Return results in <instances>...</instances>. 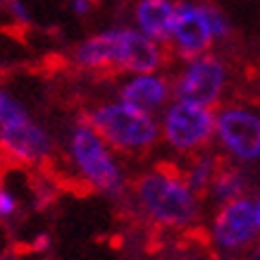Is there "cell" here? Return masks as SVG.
Listing matches in <instances>:
<instances>
[{
	"mask_svg": "<svg viewBox=\"0 0 260 260\" xmlns=\"http://www.w3.org/2000/svg\"><path fill=\"white\" fill-rule=\"evenodd\" d=\"M203 5H205V15H208V22H210V29H213L215 39L229 36V19L224 17V12H220L215 5H208V3H203Z\"/></svg>",
	"mask_w": 260,
	"mask_h": 260,
	"instance_id": "17",
	"label": "cell"
},
{
	"mask_svg": "<svg viewBox=\"0 0 260 260\" xmlns=\"http://www.w3.org/2000/svg\"><path fill=\"white\" fill-rule=\"evenodd\" d=\"M244 189H246V174L241 170H224V167H220V172L213 179L208 193H210L213 201H217L222 205L244 196Z\"/></svg>",
	"mask_w": 260,
	"mask_h": 260,
	"instance_id": "13",
	"label": "cell"
},
{
	"mask_svg": "<svg viewBox=\"0 0 260 260\" xmlns=\"http://www.w3.org/2000/svg\"><path fill=\"white\" fill-rule=\"evenodd\" d=\"M215 136V112L196 103H170L160 119V139L181 155L203 150Z\"/></svg>",
	"mask_w": 260,
	"mask_h": 260,
	"instance_id": "5",
	"label": "cell"
},
{
	"mask_svg": "<svg viewBox=\"0 0 260 260\" xmlns=\"http://www.w3.org/2000/svg\"><path fill=\"white\" fill-rule=\"evenodd\" d=\"M213 29L205 15L203 3H177L172 31L167 46L174 50V55L181 60H193L198 55H205L213 46Z\"/></svg>",
	"mask_w": 260,
	"mask_h": 260,
	"instance_id": "10",
	"label": "cell"
},
{
	"mask_svg": "<svg viewBox=\"0 0 260 260\" xmlns=\"http://www.w3.org/2000/svg\"><path fill=\"white\" fill-rule=\"evenodd\" d=\"M0 5H5V0H0Z\"/></svg>",
	"mask_w": 260,
	"mask_h": 260,
	"instance_id": "24",
	"label": "cell"
},
{
	"mask_svg": "<svg viewBox=\"0 0 260 260\" xmlns=\"http://www.w3.org/2000/svg\"><path fill=\"white\" fill-rule=\"evenodd\" d=\"M260 229L255 224V208L253 198L239 196L229 203H222L213 224H210V239L215 248L224 255H237L246 251L258 239Z\"/></svg>",
	"mask_w": 260,
	"mask_h": 260,
	"instance_id": "9",
	"label": "cell"
},
{
	"mask_svg": "<svg viewBox=\"0 0 260 260\" xmlns=\"http://www.w3.org/2000/svg\"><path fill=\"white\" fill-rule=\"evenodd\" d=\"M215 139L232 160L255 162L260 160V115L241 105L222 108L215 115Z\"/></svg>",
	"mask_w": 260,
	"mask_h": 260,
	"instance_id": "7",
	"label": "cell"
},
{
	"mask_svg": "<svg viewBox=\"0 0 260 260\" xmlns=\"http://www.w3.org/2000/svg\"><path fill=\"white\" fill-rule=\"evenodd\" d=\"M84 117L122 155H143L160 141V119L119 98L95 103Z\"/></svg>",
	"mask_w": 260,
	"mask_h": 260,
	"instance_id": "4",
	"label": "cell"
},
{
	"mask_svg": "<svg viewBox=\"0 0 260 260\" xmlns=\"http://www.w3.org/2000/svg\"><path fill=\"white\" fill-rule=\"evenodd\" d=\"M220 167H222L220 160L215 155H196V160L184 170V179H186V184L196 191L198 196H203L205 191L210 189L213 179L217 177Z\"/></svg>",
	"mask_w": 260,
	"mask_h": 260,
	"instance_id": "14",
	"label": "cell"
},
{
	"mask_svg": "<svg viewBox=\"0 0 260 260\" xmlns=\"http://www.w3.org/2000/svg\"><path fill=\"white\" fill-rule=\"evenodd\" d=\"M0 260H19L15 253H0Z\"/></svg>",
	"mask_w": 260,
	"mask_h": 260,
	"instance_id": "23",
	"label": "cell"
},
{
	"mask_svg": "<svg viewBox=\"0 0 260 260\" xmlns=\"http://www.w3.org/2000/svg\"><path fill=\"white\" fill-rule=\"evenodd\" d=\"M227 86V67L220 57L215 55H198L186 60L172 84L174 101L196 103L203 108H215L220 103Z\"/></svg>",
	"mask_w": 260,
	"mask_h": 260,
	"instance_id": "6",
	"label": "cell"
},
{
	"mask_svg": "<svg viewBox=\"0 0 260 260\" xmlns=\"http://www.w3.org/2000/svg\"><path fill=\"white\" fill-rule=\"evenodd\" d=\"M5 10L12 17V22L22 24V26L31 24V15H29V8H26L24 0H5Z\"/></svg>",
	"mask_w": 260,
	"mask_h": 260,
	"instance_id": "18",
	"label": "cell"
},
{
	"mask_svg": "<svg viewBox=\"0 0 260 260\" xmlns=\"http://www.w3.org/2000/svg\"><path fill=\"white\" fill-rule=\"evenodd\" d=\"M48 241H50V239H48L46 234H41V237L36 239V248H39V251H46V248H48Z\"/></svg>",
	"mask_w": 260,
	"mask_h": 260,
	"instance_id": "20",
	"label": "cell"
},
{
	"mask_svg": "<svg viewBox=\"0 0 260 260\" xmlns=\"http://www.w3.org/2000/svg\"><path fill=\"white\" fill-rule=\"evenodd\" d=\"M22 213V201L8 184L0 181V222H12Z\"/></svg>",
	"mask_w": 260,
	"mask_h": 260,
	"instance_id": "16",
	"label": "cell"
},
{
	"mask_svg": "<svg viewBox=\"0 0 260 260\" xmlns=\"http://www.w3.org/2000/svg\"><path fill=\"white\" fill-rule=\"evenodd\" d=\"M26 115H31V110H29L10 88L0 86V126L12 124V122L26 117Z\"/></svg>",
	"mask_w": 260,
	"mask_h": 260,
	"instance_id": "15",
	"label": "cell"
},
{
	"mask_svg": "<svg viewBox=\"0 0 260 260\" xmlns=\"http://www.w3.org/2000/svg\"><path fill=\"white\" fill-rule=\"evenodd\" d=\"M119 101L134 105L139 110L155 112L162 110L167 101L172 98V84L167 77L158 72H146V74H129L117 88Z\"/></svg>",
	"mask_w": 260,
	"mask_h": 260,
	"instance_id": "11",
	"label": "cell"
},
{
	"mask_svg": "<svg viewBox=\"0 0 260 260\" xmlns=\"http://www.w3.org/2000/svg\"><path fill=\"white\" fill-rule=\"evenodd\" d=\"M0 150L19 165H46L55 155V136L34 115L0 126Z\"/></svg>",
	"mask_w": 260,
	"mask_h": 260,
	"instance_id": "8",
	"label": "cell"
},
{
	"mask_svg": "<svg viewBox=\"0 0 260 260\" xmlns=\"http://www.w3.org/2000/svg\"><path fill=\"white\" fill-rule=\"evenodd\" d=\"M132 201L136 210L165 229L184 232L193 227L201 215V196L191 189L184 172L174 165H155L132 181Z\"/></svg>",
	"mask_w": 260,
	"mask_h": 260,
	"instance_id": "2",
	"label": "cell"
},
{
	"mask_svg": "<svg viewBox=\"0 0 260 260\" xmlns=\"http://www.w3.org/2000/svg\"><path fill=\"white\" fill-rule=\"evenodd\" d=\"M248 260H260V244L251 248V253H248Z\"/></svg>",
	"mask_w": 260,
	"mask_h": 260,
	"instance_id": "22",
	"label": "cell"
},
{
	"mask_svg": "<svg viewBox=\"0 0 260 260\" xmlns=\"http://www.w3.org/2000/svg\"><path fill=\"white\" fill-rule=\"evenodd\" d=\"M177 3L172 0H136L134 5V22L136 29L153 39L155 43H167L172 31Z\"/></svg>",
	"mask_w": 260,
	"mask_h": 260,
	"instance_id": "12",
	"label": "cell"
},
{
	"mask_svg": "<svg viewBox=\"0 0 260 260\" xmlns=\"http://www.w3.org/2000/svg\"><path fill=\"white\" fill-rule=\"evenodd\" d=\"M64 158L77 179L93 193L117 201L129 191V177L119 153L88 124L86 117L77 119L67 129Z\"/></svg>",
	"mask_w": 260,
	"mask_h": 260,
	"instance_id": "3",
	"label": "cell"
},
{
	"mask_svg": "<svg viewBox=\"0 0 260 260\" xmlns=\"http://www.w3.org/2000/svg\"><path fill=\"white\" fill-rule=\"evenodd\" d=\"M253 208H255V224H258V229H260V196L253 198Z\"/></svg>",
	"mask_w": 260,
	"mask_h": 260,
	"instance_id": "21",
	"label": "cell"
},
{
	"mask_svg": "<svg viewBox=\"0 0 260 260\" xmlns=\"http://www.w3.org/2000/svg\"><path fill=\"white\" fill-rule=\"evenodd\" d=\"M162 62V46L129 26L103 29L72 50V64L93 74H146L158 72Z\"/></svg>",
	"mask_w": 260,
	"mask_h": 260,
	"instance_id": "1",
	"label": "cell"
},
{
	"mask_svg": "<svg viewBox=\"0 0 260 260\" xmlns=\"http://www.w3.org/2000/svg\"><path fill=\"white\" fill-rule=\"evenodd\" d=\"M70 8L77 17H86L93 10V0H70Z\"/></svg>",
	"mask_w": 260,
	"mask_h": 260,
	"instance_id": "19",
	"label": "cell"
}]
</instances>
